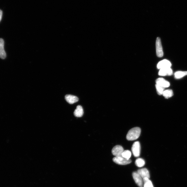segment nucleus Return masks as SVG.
Here are the masks:
<instances>
[{
  "label": "nucleus",
  "mask_w": 187,
  "mask_h": 187,
  "mask_svg": "<svg viewBox=\"0 0 187 187\" xmlns=\"http://www.w3.org/2000/svg\"><path fill=\"white\" fill-rule=\"evenodd\" d=\"M132 177L136 184L139 187H143L144 182L143 178L137 172H133Z\"/></svg>",
  "instance_id": "nucleus-5"
},
{
  "label": "nucleus",
  "mask_w": 187,
  "mask_h": 187,
  "mask_svg": "<svg viewBox=\"0 0 187 187\" xmlns=\"http://www.w3.org/2000/svg\"><path fill=\"white\" fill-rule=\"evenodd\" d=\"M83 114V109L81 106L78 105L75 110L74 114L77 117H81Z\"/></svg>",
  "instance_id": "nucleus-13"
},
{
  "label": "nucleus",
  "mask_w": 187,
  "mask_h": 187,
  "mask_svg": "<svg viewBox=\"0 0 187 187\" xmlns=\"http://www.w3.org/2000/svg\"><path fill=\"white\" fill-rule=\"evenodd\" d=\"M156 84L165 88L168 87L170 85V83L168 81L162 78H158L156 79Z\"/></svg>",
  "instance_id": "nucleus-8"
},
{
  "label": "nucleus",
  "mask_w": 187,
  "mask_h": 187,
  "mask_svg": "<svg viewBox=\"0 0 187 187\" xmlns=\"http://www.w3.org/2000/svg\"><path fill=\"white\" fill-rule=\"evenodd\" d=\"M144 187H154L152 181L149 178H143Z\"/></svg>",
  "instance_id": "nucleus-15"
},
{
  "label": "nucleus",
  "mask_w": 187,
  "mask_h": 187,
  "mask_svg": "<svg viewBox=\"0 0 187 187\" xmlns=\"http://www.w3.org/2000/svg\"><path fill=\"white\" fill-rule=\"evenodd\" d=\"M137 172L143 179L144 178H149L150 177L149 171L146 168L139 169Z\"/></svg>",
  "instance_id": "nucleus-12"
},
{
  "label": "nucleus",
  "mask_w": 187,
  "mask_h": 187,
  "mask_svg": "<svg viewBox=\"0 0 187 187\" xmlns=\"http://www.w3.org/2000/svg\"><path fill=\"white\" fill-rule=\"evenodd\" d=\"M155 86L157 94L160 96L162 95L163 91H164L165 88L157 84H156Z\"/></svg>",
  "instance_id": "nucleus-19"
},
{
  "label": "nucleus",
  "mask_w": 187,
  "mask_h": 187,
  "mask_svg": "<svg viewBox=\"0 0 187 187\" xmlns=\"http://www.w3.org/2000/svg\"><path fill=\"white\" fill-rule=\"evenodd\" d=\"M113 161L114 163L120 165H126L130 164L132 162V161L130 159L128 160V159L123 157L122 156L114 157L113 159Z\"/></svg>",
  "instance_id": "nucleus-2"
},
{
  "label": "nucleus",
  "mask_w": 187,
  "mask_h": 187,
  "mask_svg": "<svg viewBox=\"0 0 187 187\" xmlns=\"http://www.w3.org/2000/svg\"><path fill=\"white\" fill-rule=\"evenodd\" d=\"M187 75V71H178L175 72L174 76L175 79H179Z\"/></svg>",
  "instance_id": "nucleus-14"
},
{
  "label": "nucleus",
  "mask_w": 187,
  "mask_h": 187,
  "mask_svg": "<svg viewBox=\"0 0 187 187\" xmlns=\"http://www.w3.org/2000/svg\"><path fill=\"white\" fill-rule=\"evenodd\" d=\"M145 164V162L144 159L138 158L135 161L136 165L138 167H141L144 166Z\"/></svg>",
  "instance_id": "nucleus-17"
},
{
  "label": "nucleus",
  "mask_w": 187,
  "mask_h": 187,
  "mask_svg": "<svg viewBox=\"0 0 187 187\" xmlns=\"http://www.w3.org/2000/svg\"><path fill=\"white\" fill-rule=\"evenodd\" d=\"M124 151V148L120 145H116L114 147L112 150L113 155L116 157L122 156V153Z\"/></svg>",
  "instance_id": "nucleus-6"
},
{
  "label": "nucleus",
  "mask_w": 187,
  "mask_h": 187,
  "mask_svg": "<svg viewBox=\"0 0 187 187\" xmlns=\"http://www.w3.org/2000/svg\"><path fill=\"white\" fill-rule=\"evenodd\" d=\"M162 95L165 98L169 99L173 96V92L172 90H168L164 91Z\"/></svg>",
  "instance_id": "nucleus-16"
},
{
  "label": "nucleus",
  "mask_w": 187,
  "mask_h": 187,
  "mask_svg": "<svg viewBox=\"0 0 187 187\" xmlns=\"http://www.w3.org/2000/svg\"><path fill=\"white\" fill-rule=\"evenodd\" d=\"M173 74V71L171 68L161 69L158 73V75L161 76H171Z\"/></svg>",
  "instance_id": "nucleus-9"
},
{
  "label": "nucleus",
  "mask_w": 187,
  "mask_h": 187,
  "mask_svg": "<svg viewBox=\"0 0 187 187\" xmlns=\"http://www.w3.org/2000/svg\"><path fill=\"white\" fill-rule=\"evenodd\" d=\"M141 132V130L140 128H133L128 132L126 136L127 139L129 141L136 140L140 136Z\"/></svg>",
  "instance_id": "nucleus-1"
},
{
  "label": "nucleus",
  "mask_w": 187,
  "mask_h": 187,
  "mask_svg": "<svg viewBox=\"0 0 187 187\" xmlns=\"http://www.w3.org/2000/svg\"><path fill=\"white\" fill-rule=\"evenodd\" d=\"M131 156H132V152L128 150H124L122 155L123 157L128 159V160H129Z\"/></svg>",
  "instance_id": "nucleus-18"
},
{
  "label": "nucleus",
  "mask_w": 187,
  "mask_h": 187,
  "mask_svg": "<svg viewBox=\"0 0 187 187\" xmlns=\"http://www.w3.org/2000/svg\"><path fill=\"white\" fill-rule=\"evenodd\" d=\"M65 98L67 102L70 104H73L74 103L77 102L79 100V98L77 96L71 95H66L65 96Z\"/></svg>",
  "instance_id": "nucleus-11"
},
{
  "label": "nucleus",
  "mask_w": 187,
  "mask_h": 187,
  "mask_svg": "<svg viewBox=\"0 0 187 187\" xmlns=\"http://www.w3.org/2000/svg\"><path fill=\"white\" fill-rule=\"evenodd\" d=\"M6 56V53L4 50V41L2 39H0V58L5 59Z\"/></svg>",
  "instance_id": "nucleus-10"
},
{
  "label": "nucleus",
  "mask_w": 187,
  "mask_h": 187,
  "mask_svg": "<svg viewBox=\"0 0 187 187\" xmlns=\"http://www.w3.org/2000/svg\"><path fill=\"white\" fill-rule=\"evenodd\" d=\"M156 54H157V56L159 57H163L164 53L162 46L161 45V39L160 38H157V39H156Z\"/></svg>",
  "instance_id": "nucleus-3"
},
{
  "label": "nucleus",
  "mask_w": 187,
  "mask_h": 187,
  "mask_svg": "<svg viewBox=\"0 0 187 187\" xmlns=\"http://www.w3.org/2000/svg\"><path fill=\"white\" fill-rule=\"evenodd\" d=\"M171 66L172 64L169 61L166 59H164L158 63L157 65V68L158 69L171 68Z\"/></svg>",
  "instance_id": "nucleus-7"
},
{
  "label": "nucleus",
  "mask_w": 187,
  "mask_h": 187,
  "mask_svg": "<svg viewBox=\"0 0 187 187\" xmlns=\"http://www.w3.org/2000/svg\"><path fill=\"white\" fill-rule=\"evenodd\" d=\"M2 15V11L1 10H0V22H1V21Z\"/></svg>",
  "instance_id": "nucleus-20"
},
{
  "label": "nucleus",
  "mask_w": 187,
  "mask_h": 187,
  "mask_svg": "<svg viewBox=\"0 0 187 187\" xmlns=\"http://www.w3.org/2000/svg\"><path fill=\"white\" fill-rule=\"evenodd\" d=\"M132 151L134 156L138 157L140 155L141 146L140 142L136 141L134 143L132 147Z\"/></svg>",
  "instance_id": "nucleus-4"
}]
</instances>
